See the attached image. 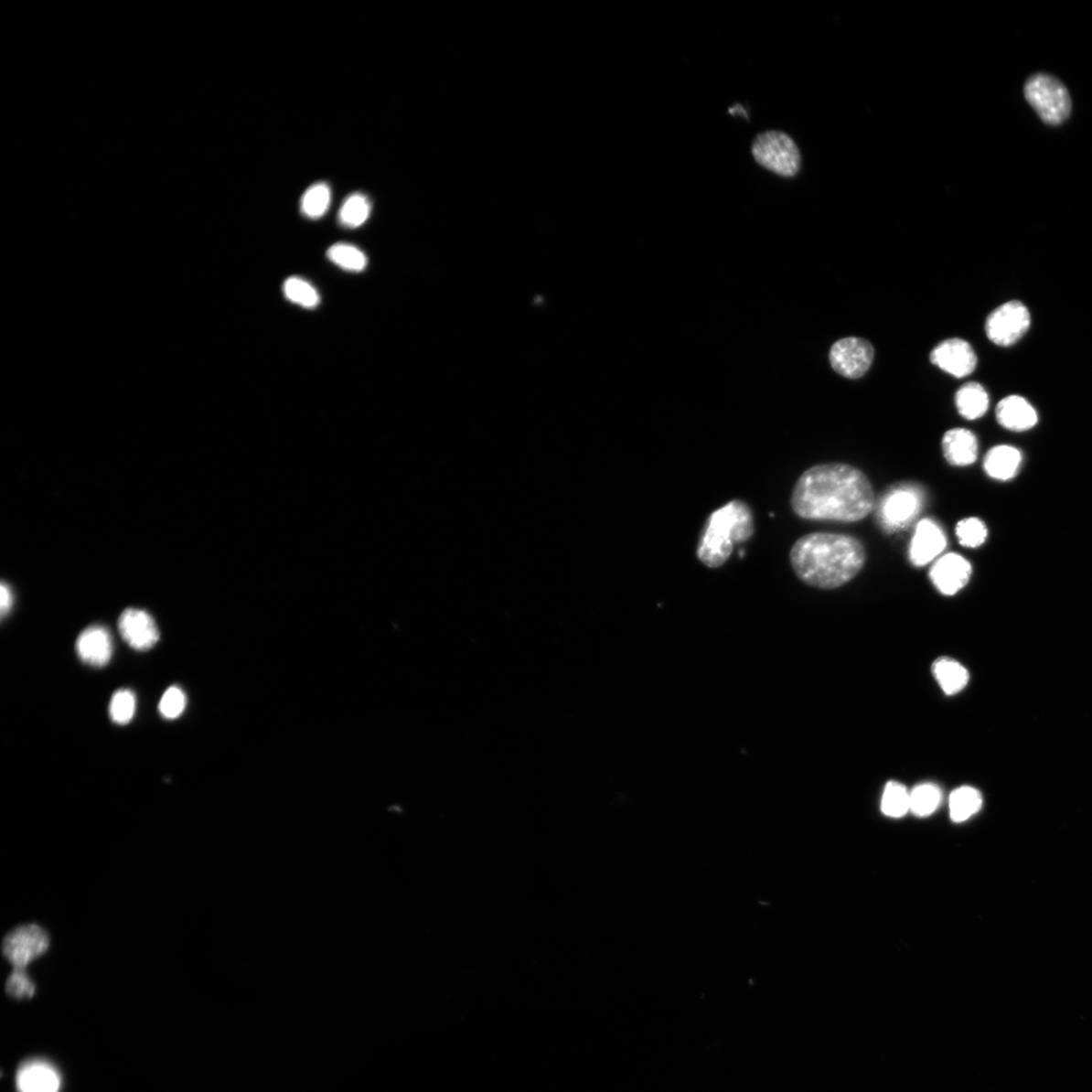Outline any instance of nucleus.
<instances>
[{"label": "nucleus", "instance_id": "1", "mask_svg": "<svg viewBox=\"0 0 1092 1092\" xmlns=\"http://www.w3.org/2000/svg\"><path fill=\"white\" fill-rule=\"evenodd\" d=\"M792 509L803 519L857 522L874 508L873 487L859 468L846 464L812 466L793 488Z\"/></svg>", "mask_w": 1092, "mask_h": 1092}, {"label": "nucleus", "instance_id": "2", "mask_svg": "<svg viewBox=\"0 0 1092 1092\" xmlns=\"http://www.w3.org/2000/svg\"><path fill=\"white\" fill-rule=\"evenodd\" d=\"M790 562L802 582L830 590L844 586L857 576L865 566L866 551L854 536L817 532L795 542Z\"/></svg>", "mask_w": 1092, "mask_h": 1092}, {"label": "nucleus", "instance_id": "3", "mask_svg": "<svg viewBox=\"0 0 1092 1092\" xmlns=\"http://www.w3.org/2000/svg\"><path fill=\"white\" fill-rule=\"evenodd\" d=\"M753 534L750 507L739 500L727 503L709 516L698 543V559L709 568L722 567L734 544L749 541Z\"/></svg>", "mask_w": 1092, "mask_h": 1092}, {"label": "nucleus", "instance_id": "4", "mask_svg": "<svg viewBox=\"0 0 1092 1092\" xmlns=\"http://www.w3.org/2000/svg\"><path fill=\"white\" fill-rule=\"evenodd\" d=\"M1024 98L1044 123L1058 126L1069 117L1072 102L1066 86L1054 76L1037 73L1024 84Z\"/></svg>", "mask_w": 1092, "mask_h": 1092}, {"label": "nucleus", "instance_id": "5", "mask_svg": "<svg viewBox=\"0 0 1092 1092\" xmlns=\"http://www.w3.org/2000/svg\"><path fill=\"white\" fill-rule=\"evenodd\" d=\"M754 158L761 166L784 177L798 174L801 165L797 144L787 134L770 131L761 134L753 143Z\"/></svg>", "mask_w": 1092, "mask_h": 1092}, {"label": "nucleus", "instance_id": "6", "mask_svg": "<svg viewBox=\"0 0 1092 1092\" xmlns=\"http://www.w3.org/2000/svg\"><path fill=\"white\" fill-rule=\"evenodd\" d=\"M924 505V494L921 487L915 484L903 483L891 487L881 499L878 507V519L881 525L888 532H894L905 529L912 523Z\"/></svg>", "mask_w": 1092, "mask_h": 1092}, {"label": "nucleus", "instance_id": "7", "mask_svg": "<svg viewBox=\"0 0 1092 1092\" xmlns=\"http://www.w3.org/2000/svg\"><path fill=\"white\" fill-rule=\"evenodd\" d=\"M1031 326L1026 305L1018 301L1005 303L995 309L985 324L989 339L1001 348L1012 347L1024 337Z\"/></svg>", "mask_w": 1092, "mask_h": 1092}, {"label": "nucleus", "instance_id": "8", "mask_svg": "<svg viewBox=\"0 0 1092 1092\" xmlns=\"http://www.w3.org/2000/svg\"><path fill=\"white\" fill-rule=\"evenodd\" d=\"M50 946L49 935L40 926L30 924L9 932L3 942V954L14 969H25L39 959Z\"/></svg>", "mask_w": 1092, "mask_h": 1092}, {"label": "nucleus", "instance_id": "9", "mask_svg": "<svg viewBox=\"0 0 1092 1092\" xmlns=\"http://www.w3.org/2000/svg\"><path fill=\"white\" fill-rule=\"evenodd\" d=\"M874 359V348L865 339L848 337L832 345L830 361L839 375L859 379L869 370Z\"/></svg>", "mask_w": 1092, "mask_h": 1092}, {"label": "nucleus", "instance_id": "10", "mask_svg": "<svg viewBox=\"0 0 1092 1092\" xmlns=\"http://www.w3.org/2000/svg\"><path fill=\"white\" fill-rule=\"evenodd\" d=\"M930 359L935 366L957 379L970 376L977 366L971 345L960 338L947 339L937 345Z\"/></svg>", "mask_w": 1092, "mask_h": 1092}, {"label": "nucleus", "instance_id": "11", "mask_svg": "<svg viewBox=\"0 0 1092 1092\" xmlns=\"http://www.w3.org/2000/svg\"><path fill=\"white\" fill-rule=\"evenodd\" d=\"M120 635L134 649L146 651L155 647L160 638L155 620L146 611L129 608L119 619Z\"/></svg>", "mask_w": 1092, "mask_h": 1092}, {"label": "nucleus", "instance_id": "12", "mask_svg": "<svg viewBox=\"0 0 1092 1092\" xmlns=\"http://www.w3.org/2000/svg\"><path fill=\"white\" fill-rule=\"evenodd\" d=\"M971 574V563L957 553L943 555L930 571L934 586L945 596H954L962 590L969 583Z\"/></svg>", "mask_w": 1092, "mask_h": 1092}, {"label": "nucleus", "instance_id": "13", "mask_svg": "<svg viewBox=\"0 0 1092 1092\" xmlns=\"http://www.w3.org/2000/svg\"><path fill=\"white\" fill-rule=\"evenodd\" d=\"M947 546V538L942 527L932 519H923L916 524L909 545V560L915 567H924L940 555Z\"/></svg>", "mask_w": 1092, "mask_h": 1092}, {"label": "nucleus", "instance_id": "14", "mask_svg": "<svg viewBox=\"0 0 1092 1092\" xmlns=\"http://www.w3.org/2000/svg\"><path fill=\"white\" fill-rule=\"evenodd\" d=\"M76 653L83 663L102 668L110 663L113 644L110 631L102 626L84 629L76 640Z\"/></svg>", "mask_w": 1092, "mask_h": 1092}, {"label": "nucleus", "instance_id": "15", "mask_svg": "<svg viewBox=\"0 0 1092 1092\" xmlns=\"http://www.w3.org/2000/svg\"><path fill=\"white\" fill-rule=\"evenodd\" d=\"M61 1084L59 1071L43 1060L26 1062L16 1075L18 1092H59Z\"/></svg>", "mask_w": 1092, "mask_h": 1092}, {"label": "nucleus", "instance_id": "16", "mask_svg": "<svg viewBox=\"0 0 1092 1092\" xmlns=\"http://www.w3.org/2000/svg\"><path fill=\"white\" fill-rule=\"evenodd\" d=\"M996 419L1003 428L1015 433L1030 430L1038 423L1037 411L1026 399L1014 395L1000 401L996 407Z\"/></svg>", "mask_w": 1092, "mask_h": 1092}, {"label": "nucleus", "instance_id": "17", "mask_svg": "<svg viewBox=\"0 0 1092 1092\" xmlns=\"http://www.w3.org/2000/svg\"><path fill=\"white\" fill-rule=\"evenodd\" d=\"M946 461L954 466L974 464L979 455V442L970 430L954 428L947 431L942 440Z\"/></svg>", "mask_w": 1092, "mask_h": 1092}, {"label": "nucleus", "instance_id": "18", "mask_svg": "<svg viewBox=\"0 0 1092 1092\" xmlns=\"http://www.w3.org/2000/svg\"><path fill=\"white\" fill-rule=\"evenodd\" d=\"M1022 462V455L1018 448L1010 445L992 447L984 458L986 474L994 480L1009 481L1017 476Z\"/></svg>", "mask_w": 1092, "mask_h": 1092}, {"label": "nucleus", "instance_id": "19", "mask_svg": "<svg viewBox=\"0 0 1092 1092\" xmlns=\"http://www.w3.org/2000/svg\"><path fill=\"white\" fill-rule=\"evenodd\" d=\"M956 407L967 420H977L985 415L990 407L988 391L979 382H967L956 394Z\"/></svg>", "mask_w": 1092, "mask_h": 1092}, {"label": "nucleus", "instance_id": "20", "mask_svg": "<svg viewBox=\"0 0 1092 1092\" xmlns=\"http://www.w3.org/2000/svg\"><path fill=\"white\" fill-rule=\"evenodd\" d=\"M937 682L947 695H956L969 682V673L960 663L950 658H940L932 668Z\"/></svg>", "mask_w": 1092, "mask_h": 1092}, {"label": "nucleus", "instance_id": "21", "mask_svg": "<svg viewBox=\"0 0 1092 1092\" xmlns=\"http://www.w3.org/2000/svg\"><path fill=\"white\" fill-rule=\"evenodd\" d=\"M981 806L982 798L979 790L969 787L958 788L950 798L951 819L955 822H963L979 812Z\"/></svg>", "mask_w": 1092, "mask_h": 1092}, {"label": "nucleus", "instance_id": "22", "mask_svg": "<svg viewBox=\"0 0 1092 1092\" xmlns=\"http://www.w3.org/2000/svg\"><path fill=\"white\" fill-rule=\"evenodd\" d=\"M370 210L371 205L366 195L352 194L339 209V222L347 228H359L368 221Z\"/></svg>", "mask_w": 1092, "mask_h": 1092}, {"label": "nucleus", "instance_id": "23", "mask_svg": "<svg viewBox=\"0 0 1092 1092\" xmlns=\"http://www.w3.org/2000/svg\"><path fill=\"white\" fill-rule=\"evenodd\" d=\"M327 256L334 264L351 273H361L366 270L368 265L367 255L357 246L348 243H337L331 246L328 249Z\"/></svg>", "mask_w": 1092, "mask_h": 1092}, {"label": "nucleus", "instance_id": "24", "mask_svg": "<svg viewBox=\"0 0 1092 1092\" xmlns=\"http://www.w3.org/2000/svg\"><path fill=\"white\" fill-rule=\"evenodd\" d=\"M331 204V189L324 182L313 185L305 190L302 200V213L309 219H320L329 209Z\"/></svg>", "mask_w": 1092, "mask_h": 1092}, {"label": "nucleus", "instance_id": "25", "mask_svg": "<svg viewBox=\"0 0 1092 1092\" xmlns=\"http://www.w3.org/2000/svg\"><path fill=\"white\" fill-rule=\"evenodd\" d=\"M881 809L889 818H903L910 810V793L903 784L889 782L884 789Z\"/></svg>", "mask_w": 1092, "mask_h": 1092}, {"label": "nucleus", "instance_id": "26", "mask_svg": "<svg viewBox=\"0 0 1092 1092\" xmlns=\"http://www.w3.org/2000/svg\"><path fill=\"white\" fill-rule=\"evenodd\" d=\"M284 293L285 298L305 309L316 308L320 304L317 290L308 282L298 276L290 277L284 282Z\"/></svg>", "mask_w": 1092, "mask_h": 1092}, {"label": "nucleus", "instance_id": "27", "mask_svg": "<svg viewBox=\"0 0 1092 1092\" xmlns=\"http://www.w3.org/2000/svg\"><path fill=\"white\" fill-rule=\"evenodd\" d=\"M942 799V793L933 784L918 785L910 793V810L915 816L925 818L936 811Z\"/></svg>", "mask_w": 1092, "mask_h": 1092}, {"label": "nucleus", "instance_id": "28", "mask_svg": "<svg viewBox=\"0 0 1092 1092\" xmlns=\"http://www.w3.org/2000/svg\"><path fill=\"white\" fill-rule=\"evenodd\" d=\"M110 716L119 725L130 723L136 713V696L129 689H121L112 697Z\"/></svg>", "mask_w": 1092, "mask_h": 1092}, {"label": "nucleus", "instance_id": "29", "mask_svg": "<svg viewBox=\"0 0 1092 1092\" xmlns=\"http://www.w3.org/2000/svg\"><path fill=\"white\" fill-rule=\"evenodd\" d=\"M956 535L964 548L977 549L988 539L989 530L983 521L969 517L958 522Z\"/></svg>", "mask_w": 1092, "mask_h": 1092}, {"label": "nucleus", "instance_id": "30", "mask_svg": "<svg viewBox=\"0 0 1092 1092\" xmlns=\"http://www.w3.org/2000/svg\"><path fill=\"white\" fill-rule=\"evenodd\" d=\"M187 702V695L179 687H170L161 698L159 712L166 720H177L185 712Z\"/></svg>", "mask_w": 1092, "mask_h": 1092}, {"label": "nucleus", "instance_id": "31", "mask_svg": "<svg viewBox=\"0 0 1092 1092\" xmlns=\"http://www.w3.org/2000/svg\"><path fill=\"white\" fill-rule=\"evenodd\" d=\"M5 988L7 993L16 1000L31 999L36 990V986L30 976L23 969H14L7 979Z\"/></svg>", "mask_w": 1092, "mask_h": 1092}, {"label": "nucleus", "instance_id": "32", "mask_svg": "<svg viewBox=\"0 0 1092 1092\" xmlns=\"http://www.w3.org/2000/svg\"><path fill=\"white\" fill-rule=\"evenodd\" d=\"M13 605L14 595L12 589L9 588L5 583H3L2 588H0V610H2L3 617H5L9 611H11Z\"/></svg>", "mask_w": 1092, "mask_h": 1092}]
</instances>
